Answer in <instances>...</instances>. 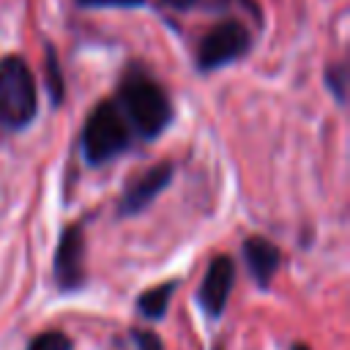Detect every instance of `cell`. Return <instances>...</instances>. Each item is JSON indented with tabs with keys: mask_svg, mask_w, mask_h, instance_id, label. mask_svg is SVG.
<instances>
[{
	"mask_svg": "<svg viewBox=\"0 0 350 350\" xmlns=\"http://www.w3.org/2000/svg\"><path fill=\"white\" fill-rule=\"evenodd\" d=\"M46 88H49L52 104H60V101H63V90H66V82H63V77H60L57 55H55V49H52V46L46 49Z\"/></svg>",
	"mask_w": 350,
	"mask_h": 350,
	"instance_id": "cell-10",
	"label": "cell"
},
{
	"mask_svg": "<svg viewBox=\"0 0 350 350\" xmlns=\"http://www.w3.org/2000/svg\"><path fill=\"white\" fill-rule=\"evenodd\" d=\"M249 44H252L249 30L238 19H224L202 36L197 46V68L205 74L224 68L238 57H243L249 52Z\"/></svg>",
	"mask_w": 350,
	"mask_h": 350,
	"instance_id": "cell-4",
	"label": "cell"
},
{
	"mask_svg": "<svg viewBox=\"0 0 350 350\" xmlns=\"http://www.w3.org/2000/svg\"><path fill=\"white\" fill-rule=\"evenodd\" d=\"M172 175H175V167L170 161H161V164L145 170L139 178H134L120 194V205H118L120 216H134V213L145 211L172 183Z\"/></svg>",
	"mask_w": 350,
	"mask_h": 350,
	"instance_id": "cell-6",
	"label": "cell"
},
{
	"mask_svg": "<svg viewBox=\"0 0 350 350\" xmlns=\"http://www.w3.org/2000/svg\"><path fill=\"white\" fill-rule=\"evenodd\" d=\"M131 339H134L137 350H164L159 334H153V331H139V328H134V331H131Z\"/></svg>",
	"mask_w": 350,
	"mask_h": 350,
	"instance_id": "cell-13",
	"label": "cell"
},
{
	"mask_svg": "<svg viewBox=\"0 0 350 350\" xmlns=\"http://www.w3.org/2000/svg\"><path fill=\"white\" fill-rule=\"evenodd\" d=\"M175 287H178V279H170V282H164V284H159V287L145 290V293L137 298L139 314L148 317V320H161V317L167 314V306H170V298H172Z\"/></svg>",
	"mask_w": 350,
	"mask_h": 350,
	"instance_id": "cell-9",
	"label": "cell"
},
{
	"mask_svg": "<svg viewBox=\"0 0 350 350\" xmlns=\"http://www.w3.org/2000/svg\"><path fill=\"white\" fill-rule=\"evenodd\" d=\"M55 282L60 290H77L85 282V232L82 224H68L60 232L55 252Z\"/></svg>",
	"mask_w": 350,
	"mask_h": 350,
	"instance_id": "cell-5",
	"label": "cell"
},
{
	"mask_svg": "<svg viewBox=\"0 0 350 350\" xmlns=\"http://www.w3.org/2000/svg\"><path fill=\"white\" fill-rule=\"evenodd\" d=\"M325 85H328V90L334 93V98H336L339 104H345V93H347V66H345L342 60L325 68Z\"/></svg>",
	"mask_w": 350,
	"mask_h": 350,
	"instance_id": "cell-11",
	"label": "cell"
},
{
	"mask_svg": "<svg viewBox=\"0 0 350 350\" xmlns=\"http://www.w3.org/2000/svg\"><path fill=\"white\" fill-rule=\"evenodd\" d=\"M38 112V88L30 66L8 55L0 60V126L19 131L33 123Z\"/></svg>",
	"mask_w": 350,
	"mask_h": 350,
	"instance_id": "cell-3",
	"label": "cell"
},
{
	"mask_svg": "<svg viewBox=\"0 0 350 350\" xmlns=\"http://www.w3.org/2000/svg\"><path fill=\"white\" fill-rule=\"evenodd\" d=\"M118 107L126 115L134 137L156 139L172 123V104L164 88L145 71L129 68L118 88Z\"/></svg>",
	"mask_w": 350,
	"mask_h": 350,
	"instance_id": "cell-1",
	"label": "cell"
},
{
	"mask_svg": "<svg viewBox=\"0 0 350 350\" xmlns=\"http://www.w3.org/2000/svg\"><path fill=\"white\" fill-rule=\"evenodd\" d=\"M27 350H74V345L63 331H44L27 345Z\"/></svg>",
	"mask_w": 350,
	"mask_h": 350,
	"instance_id": "cell-12",
	"label": "cell"
},
{
	"mask_svg": "<svg viewBox=\"0 0 350 350\" xmlns=\"http://www.w3.org/2000/svg\"><path fill=\"white\" fill-rule=\"evenodd\" d=\"M164 3H167L170 8H175V11H189L197 0H164Z\"/></svg>",
	"mask_w": 350,
	"mask_h": 350,
	"instance_id": "cell-15",
	"label": "cell"
},
{
	"mask_svg": "<svg viewBox=\"0 0 350 350\" xmlns=\"http://www.w3.org/2000/svg\"><path fill=\"white\" fill-rule=\"evenodd\" d=\"M232 282H235V262L230 254H219L211 260L208 273L197 290V304L202 306V312L208 317H221L227 298L232 293Z\"/></svg>",
	"mask_w": 350,
	"mask_h": 350,
	"instance_id": "cell-7",
	"label": "cell"
},
{
	"mask_svg": "<svg viewBox=\"0 0 350 350\" xmlns=\"http://www.w3.org/2000/svg\"><path fill=\"white\" fill-rule=\"evenodd\" d=\"M293 350H309V345H293Z\"/></svg>",
	"mask_w": 350,
	"mask_h": 350,
	"instance_id": "cell-16",
	"label": "cell"
},
{
	"mask_svg": "<svg viewBox=\"0 0 350 350\" xmlns=\"http://www.w3.org/2000/svg\"><path fill=\"white\" fill-rule=\"evenodd\" d=\"M243 262H246L252 279L257 282V287H268L273 273L282 265V252H279V246H273L265 238H249L243 243Z\"/></svg>",
	"mask_w": 350,
	"mask_h": 350,
	"instance_id": "cell-8",
	"label": "cell"
},
{
	"mask_svg": "<svg viewBox=\"0 0 350 350\" xmlns=\"http://www.w3.org/2000/svg\"><path fill=\"white\" fill-rule=\"evenodd\" d=\"M145 0H79V5L88 8H137Z\"/></svg>",
	"mask_w": 350,
	"mask_h": 350,
	"instance_id": "cell-14",
	"label": "cell"
},
{
	"mask_svg": "<svg viewBox=\"0 0 350 350\" xmlns=\"http://www.w3.org/2000/svg\"><path fill=\"white\" fill-rule=\"evenodd\" d=\"M134 131L120 112L118 101H101L85 120L82 129V156L90 167H101L129 150Z\"/></svg>",
	"mask_w": 350,
	"mask_h": 350,
	"instance_id": "cell-2",
	"label": "cell"
}]
</instances>
